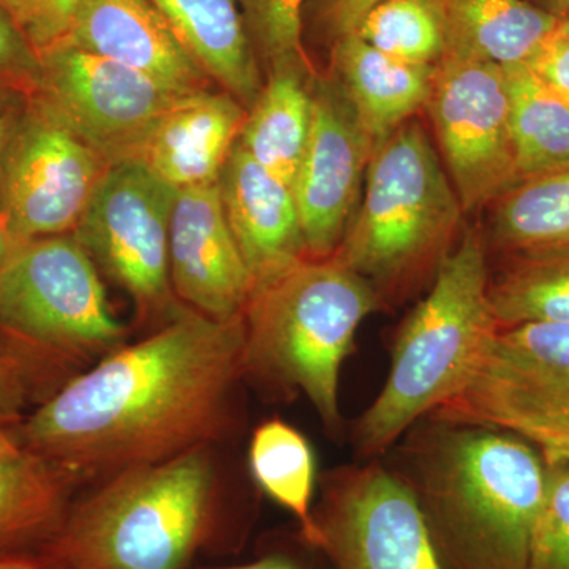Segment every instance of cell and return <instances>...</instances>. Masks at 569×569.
<instances>
[{"instance_id":"cell-39","label":"cell","mask_w":569,"mask_h":569,"mask_svg":"<svg viewBox=\"0 0 569 569\" xmlns=\"http://www.w3.org/2000/svg\"><path fill=\"white\" fill-rule=\"evenodd\" d=\"M203 569H309L305 561L283 550L264 553L260 559L249 561V563L230 565V567H211Z\"/></svg>"},{"instance_id":"cell-23","label":"cell","mask_w":569,"mask_h":569,"mask_svg":"<svg viewBox=\"0 0 569 569\" xmlns=\"http://www.w3.org/2000/svg\"><path fill=\"white\" fill-rule=\"evenodd\" d=\"M447 52L500 67L529 63L559 20L529 0H443Z\"/></svg>"},{"instance_id":"cell-15","label":"cell","mask_w":569,"mask_h":569,"mask_svg":"<svg viewBox=\"0 0 569 569\" xmlns=\"http://www.w3.org/2000/svg\"><path fill=\"white\" fill-rule=\"evenodd\" d=\"M482 403L569 417V323L497 329L482 348L467 387L440 408Z\"/></svg>"},{"instance_id":"cell-40","label":"cell","mask_w":569,"mask_h":569,"mask_svg":"<svg viewBox=\"0 0 569 569\" xmlns=\"http://www.w3.org/2000/svg\"><path fill=\"white\" fill-rule=\"evenodd\" d=\"M82 2H84V0H56L54 21L59 41H61L63 37L67 36V32H69L71 22H73L74 17H77Z\"/></svg>"},{"instance_id":"cell-1","label":"cell","mask_w":569,"mask_h":569,"mask_svg":"<svg viewBox=\"0 0 569 569\" xmlns=\"http://www.w3.org/2000/svg\"><path fill=\"white\" fill-rule=\"evenodd\" d=\"M244 377V316L220 321L182 307L51 392L10 433L77 481L108 478L209 447Z\"/></svg>"},{"instance_id":"cell-10","label":"cell","mask_w":569,"mask_h":569,"mask_svg":"<svg viewBox=\"0 0 569 569\" xmlns=\"http://www.w3.org/2000/svg\"><path fill=\"white\" fill-rule=\"evenodd\" d=\"M176 192L141 160L112 163L73 230L97 268L121 284L142 312L182 309L174 305L168 257Z\"/></svg>"},{"instance_id":"cell-27","label":"cell","mask_w":569,"mask_h":569,"mask_svg":"<svg viewBox=\"0 0 569 569\" xmlns=\"http://www.w3.org/2000/svg\"><path fill=\"white\" fill-rule=\"evenodd\" d=\"M503 69L520 181L565 167L569 163V108L527 63Z\"/></svg>"},{"instance_id":"cell-14","label":"cell","mask_w":569,"mask_h":569,"mask_svg":"<svg viewBox=\"0 0 569 569\" xmlns=\"http://www.w3.org/2000/svg\"><path fill=\"white\" fill-rule=\"evenodd\" d=\"M168 257L171 287L190 309L220 321L244 316L253 279L224 216L219 182L176 192Z\"/></svg>"},{"instance_id":"cell-30","label":"cell","mask_w":569,"mask_h":569,"mask_svg":"<svg viewBox=\"0 0 569 569\" xmlns=\"http://www.w3.org/2000/svg\"><path fill=\"white\" fill-rule=\"evenodd\" d=\"M309 0H238L247 32L266 70L310 62L302 47V13Z\"/></svg>"},{"instance_id":"cell-19","label":"cell","mask_w":569,"mask_h":569,"mask_svg":"<svg viewBox=\"0 0 569 569\" xmlns=\"http://www.w3.org/2000/svg\"><path fill=\"white\" fill-rule=\"evenodd\" d=\"M436 66L400 61L355 33L335 41L331 78L346 93L372 141L425 111Z\"/></svg>"},{"instance_id":"cell-22","label":"cell","mask_w":569,"mask_h":569,"mask_svg":"<svg viewBox=\"0 0 569 569\" xmlns=\"http://www.w3.org/2000/svg\"><path fill=\"white\" fill-rule=\"evenodd\" d=\"M310 62H283L271 67L252 107L247 110L239 146L250 157L293 187L312 130L313 81Z\"/></svg>"},{"instance_id":"cell-6","label":"cell","mask_w":569,"mask_h":569,"mask_svg":"<svg viewBox=\"0 0 569 569\" xmlns=\"http://www.w3.org/2000/svg\"><path fill=\"white\" fill-rule=\"evenodd\" d=\"M378 310L373 288L335 254L305 258L253 284L244 310L246 376L301 392L339 437L340 372L359 326Z\"/></svg>"},{"instance_id":"cell-3","label":"cell","mask_w":569,"mask_h":569,"mask_svg":"<svg viewBox=\"0 0 569 569\" xmlns=\"http://www.w3.org/2000/svg\"><path fill=\"white\" fill-rule=\"evenodd\" d=\"M481 228L463 227L429 291L397 332L383 388L351 429L356 462L381 459L411 426L467 387L497 331Z\"/></svg>"},{"instance_id":"cell-21","label":"cell","mask_w":569,"mask_h":569,"mask_svg":"<svg viewBox=\"0 0 569 569\" xmlns=\"http://www.w3.org/2000/svg\"><path fill=\"white\" fill-rule=\"evenodd\" d=\"M209 80L247 110L263 89L238 0H151Z\"/></svg>"},{"instance_id":"cell-37","label":"cell","mask_w":569,"mask_h":569,"mask_svg":"<svg viewBox=\"0 0 569 569\" xmlns=\"http://www.w3.org/2000/svg\"><path fill=\"white\" fill-rule=\"evenodd\" d=\"M381 0H326L325 21L335 40L355 33L367 13Z\"/></svg>"},{"instance_id":"cell-5","label":"cell","mask_w":569,"mask_h":569,"mask_svg":"<svg viewBox=\"0 0 569 569\" xmlns=\"http://www.w3.org/2000/svg\"><path fill=\"white\" fill-rule=\"evenodd\" d=\"M219 527L209 448L104 478L47 548L73 569H189Z\"/></svg>"},{"instance_id":"cell-36","label":"cell","mask_w":569,"mask_h":569,"mask_svg":"<svg viewBox=\"0 0 569 569\" xmlns=\"http://www.w3.org/2000/svg\"><path fill=\"white\" fill-rule=\"evenodd\" d=\"M29 103H31V97L0 82V197H2L3 171H6L11 142L17 137Z\"/></svg>"},{"instance_id":"cell-25","label":"cell","mask_w":569,"mask_h":569,"mask_svg":"<svg viewBox=\"0 0 569 569\" xmlns=\"http://www.w3.org/2000/svg\"><path fill=\"white\" fill-rule=\"evenodd\" d=\"M488 295L498 329L569 323V246L489 257Z\"/></svg>"},{"instance_id":"cell-42","label":"cell","mask_w":569,"mask_h":569,"mask_svg":"<svg viewBox=\"0 0 569 569\" xmlns=\"http://www.w3.org/2000/svg\"><path fill=\"white\" fill-rule=\"evenodd\" d=\"M14 244H17V242L11 238L6 219L0 216V269H2L3 263H6L7 257H9Z\"/></svg>"},{"instance_id":"cell-2","label":"cell","mask_w":569,"mask_h":569,"mask_svg":"<svg viewBox=\"0 0 569 569\" xmlns=\"http://www.w3.org/2000/svg\"><path fill=\"white\" fill-rule=\"evenodd\" d=\"M417 500L443 569H527L546 459L493 426L422 418L381 458Z\"/></svg>"},{"instance_id":"cell-38","label":"cell","mask_w":569,"mask_h":569,"mask_svg":"<svg viewBox=\"0 0 569 569\" xmlns=\"http://www.w3.org/2000/svg\"><path fill=\"white\" fill-rule=\"evenodd\" d=\"M0 569H73L48 549L0 553Z\"/></svg>"},{"instance_id":"cell-17","label":"cell","mask_w":569,"mask_h":569,"mask_svg":"<svg viewBox=\"0 0 569 569\" xmlns=\"http://www.w3.org/2000/svg\"><path fill=\"white\" fill-rule=\"evenodd\" d=\"M224 216L253 284L307 258L293 189L236 142L219 179Z\"/></svg>"},{"instance_id":"cell-33","label":"cell","mask_w":569,"mask_h":569,"mask_svg":"<svg viewBox=\"0 0 569 569\" xmlns=\"http://www.w3.org/2000/svg\"><path fill=\"white\" fill-rule=\"evenodd\" d=\"M40 54L0 6V82L32 97L40 82Z\"/></svg>"},{"instance_id":"cell-29","label":"cell","mask_w":569,"mask_h":569,"mask_svg":"<svg viewBox=\"0 0 569 569\" xmlns=\"http://www.w3.org/2000/svg\"><path fill=\"white\" fill-rule=\"evenodd\" d=\"M430 415L432 418L447 421L511 430L533 443L546 458L563 459L569 462L568 415L503 403L440 408Z\"/></svg>"},{"instance_id":"cell-44","label":"cell","mask_w":569,"mask_h":569,"mask_svg":"<svg viewBox=\"0 0 569 569\" xmlns=\"http://www.w3.org/2000/svg\"><path fill=\"white\" fill-rule=\"evenodd\" d=\"M10 427L6 425V422L0 419V438L9 436Z\"/></svg>"},{"instance_id":"cell-24","label":"cell","mask_w":569,"mask_h":569,"mask_svg":"<svg viewBox=\"0 0 569 569\" xmlns=\"http://www.w3.org/2000/svg\"><path fill=\"white\" fill-rule=\"evenodd\" d=\"M486 209L489 257L569 246V163L523 179Z\"/></svg>"},{"instance_id":"cell-43","label":"cell","mask_w":569,"mask_h":569,"mask_svg":"<svg viewBox=\"0 0 569 569\" xmlns=\"http://www.w3.org/2000/svg\"><path fill=\"white\" fill-rule=\"evenodd\" d=\"M559 31L569 39V17L563 18V20L559 21Z\"/></svg>"},{"instance_id":"cell-34","label":"cell","mask_w":569,"mask_h":569,"mask_svg":"<svg viewBox=\"0 0 569 569\" xmlns=\"http://www.w3.org/2000/svg\"><path fill=\"white\" fill-rule=\"evenodd\" d=\"M54 2L56 0H0V6L40 54L59 41Z\"/></svg>"},{"instance_id":"cell-31","label":"cell","mask_w":569,"mask_h":569,"mask_svg":"<svg viewBox=\"0 0 569 569\" xmlns=\"http://www.w3.org/2000/svg\"><path fill=\"white\" fill-rule=\"evenodd\" d=\"M545 459V498L531 531L527 569H569V462Z\"/></svg>"},{"instance_id":"cell-11","label":"cell","mask_w":569,"mask_h":569,"mask_svg":"<svg viewBox=\"0 0 569 569\" xmlns=\"http://www.w3.org/2000/svg\"><path fill=\"white\" fill-rule=\"evenodd\" d=\"M425 111L466 216L488 208L520 181L503 67L441 59Z\"/></svg>"},{"instance_id":"cell-16","label":"cell","mask_w":569,"mask_h":569,"mask_svg":"<svg viewBox=\"0 0 569 569\" xmlns=\"http://www.w3.org/2000/svg\"><path fill=\"white\" fill-rule=\"evenodd\" d=\"M59 43L122 63L178 91H204L212 82L151 0H84Z\"/></svg>"},{"instance_id":"cell-4","label":"cell","mask_w":569,"mask_h":569,"mask_svg":"<svg viewBox=\"0 0 569 569\" xmlns=\"http://www.w3.org/2000/svg\"><path fill=\"white\" fill-rule=\"evenodd\" d=\"M463 217L436 142L417 116L373 148L365 193L335 257L391 309L430 287L458 244Z\"/></svg>"},{"instance_id":"cell-35","label":"cell","mask_w":569,"mask_h":569,"mask_svg":"<svg viewBox=\"0 0 569 569\" xmlns=\"http://www.w3.org/2000/svg\"><path fill=\"white\" fill-rule=\"evenodd\" d=\"M527 66L569 108V39L559 28Z\"/></svg>"},{"instance_id":"cell-26","label":"cell","mask_w":569,"mask_h":569,"mask_svg":"<svg viewBox=\"0 0 569 569\" xmlns=\"http://www.w3.org/2000/svg\"><path fill=\"white\" fill-rule=\"evenodd\" d=\"M249 460L254 482L266 496L295 516L302 541L316 549L317 463L309 440L282 419H271L254 429Z\"/></svg>"},{"instance_id":"cell-28","label":"cell","mask_w":569,"mask_h":569,"mask_svg":"<svg viewBox=\"0 0 569 569\" xmlns=\"http://www.w3.org/2000/svg\"><path fill=\"white\" fill-rule=\"evenodd\" d=\"M355 36L400 61L437 66L447 52L443 0H381Z\"/></svg>"},{"instance_id":"cell-41","label":"cell","mask_w":569,"mask_h":569,"mask_svg":"<svg viewBox=\"0 0 569 569\" xmlns=\"http://www.w3.org/2000/svg\"><path fill=\"white\" fill-rule=\"evenodd\" d=\"M535 7L552 14L557 20L569 17V0H529Z\"/></svg>"},{"instance_id":"cell-13","label":"cell","mask_w":569,"mask_h":569,"mask_svg":"<svg viewBox=\"0 0 569 569\" xmlns=\"http://www.w3.org/2000/svg\"><path fill=\"white\" fill-rule=\"evenodd\" d=\"M313 118L293 182L307 258L336 254L356 208L376 142L331 77L313 81Z\"/></svg>"},{"instance_id":"cell-32","label":"cell","mask_w":569,"mask_h":569,"mask_svg":"<svg viewBox=\"0 0 569 569\" xmlns=\"http://www.w3.org/2000/svg\"><path fill=\"white\" fill-rule=\"evenodd\" d=\"M51 366L0 340V419L11 427L20 421L21 410L39 391Z\"/></svg>"},{"instance_id":"cell-18","label":"cell","mask_w":569,"mask_h":569,"mask_svg":"<svg viewBox=\"0 0 569 569\" xmlns=\"http://www.w3.org/2000/svg\"><path fill=\"white\" fill-rule=\"evenodd\" d=\"M246 118L247 108L231 93H190L164 112L138 160L176 190L219 182Z\"/></svg>"},{"instance_id":"cell-7","label":"cell","mask_w":569,"mask_h":569,"mask_svg":"<svg viewBox=\"0 0 569 569\" xmlns=\"http://www.w3.org/2000/svg\"><path fill=\"white\" fill-rule=\"evenodd\" d=\"M99 268L73 233L17 242L0 269V340L56 367L123 346Z\"/></svg>"},{"instance_id":"cell-12","label":"cell","mask_w":569,"mask_h":569,"mask_svg":"<svg viewBox=\"0 0 569 569\" xmlns=\"http://www.w3.org/2000/svg\"><path fill=\"white\" fill-rule=\"evenodd\" d=\"M107 160L29 103L3 171L0 216L14 242L73 233Z\"/></svg>"},{"instance_id":"cell-9","label":"cell","mask_w":569,"mask_h":569,"mask_svg":"<svg viewBox=\"0 0 569 569\" xmlns=\"http://www.w3.org/2000/svg\"><path fill=\"white\" fill-rule=\"evenodd\" d=\"M313 520L331 569H443L413 493L383 459L326 471Z\"/></svg>"},{"instance_id":"cell-8","label":"cell","mask_w":569,"mask_h":569,"mask_svg":"<svg viewBox=\"0 0 569 569\" xmlns=\"http://www.w3.org/2000/svg\"><path fill=\"white\" fill-rule=\"evenodd\" d=\"M40 62L32 102L88 142L108 164L138 159L164 112L193 93L69 44L40 52Z\"/></svg>"},{"instance_id":"cell-20","label":"cell","mask_w":569,"mask_h":569,"mask_svg":"<svg viewBox=\"0 0 569 569\" xmlns=\"http://www.w3.org/2000/svg\"><path fill=\"white\" fill-rule=\"evenodd\" d=\"M77 482L10 432L0 438V553L47 548L73 503Z\"/></svg>"}]
</instances>
